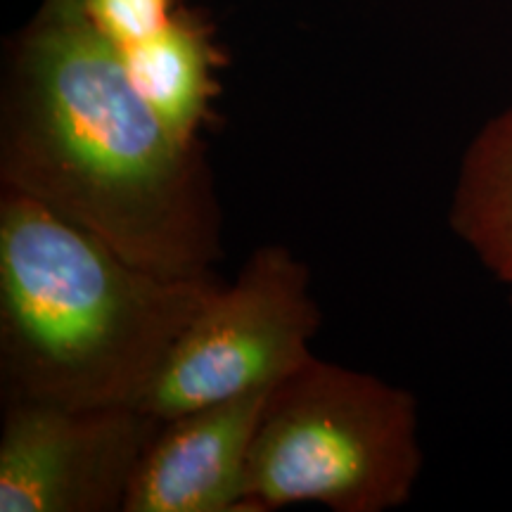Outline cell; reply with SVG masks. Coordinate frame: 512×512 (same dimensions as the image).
<instances>
[{
    "label": "cell",
    "mask_w": 512,
    "mask_h": 512,
    "mask_svg": "<svg viewBox=\"0 0 512 512\" xmlns=\"http://www.w3.org/2000/svg\"><path fill=\"white\" fill-rule=\"evenodd\" d=\"M0 188L162 275L221 259V209L200 140L152 110L124 55L79 5L46 0L12 46Z\"/></svg>",
    "instance_id": "1"
},
{
    "label": "cell",
    "mask_w": 512,
    "mask_h": 512,
    "mask_svg": "<svg viewBox=\"0 0 512 512\" xmlns=\"http://www.w3.org/2000/svg\"><path fill=\"white\" fill-rule=\"evenodd\" d=\"M221 285L214 271H147L31 197L0 188L3 403L138 408Z\"/></svg>",
    "instance_id": "2"
},
{
    "label": "cell",
    "mask_w": 512,
    "mask_h": 512,
    "mask_svg": "<svg viewBox=\"0 0 512 512\" xmlns=\"http://www.w3.org/2000/svg\"><path fill=\"white\" fill-rule=\"evenodd\" d=\"M420 467L413 394L313 356L266 396L247 498L254 512L297 503L384 512L411 498Z\"/></svg>",
    "instance_id": "3"
},
{
    "label": "cell",
    "mask_w": 512,
    "mask_h": 512,
    "mask_svg": "<svg viewBox=\"0 0 512 512\" xmlns=\"http://www.w3.org/2000/svg\"><path fill=\"white\" fill-rule=\"evenodd\" d=\"M320 311L311 273L283 245L259 247L181 332L140 411L157 420L271 392L313 358Z\"/></svg>",
    "instance_id": "4"
},
{
    "label": "cell",
    "mask_w": 512,
    "mask_h": 512,
    "mask_svg": "<svg viewBox=\"0 0 512 512\" xmlns=\"http://www.w3.org/2000/svg\"><path fill=\"white\" fill-rule=\"evenodd\" d=\"M159 430L136 406L3 403L0 512H124Z\"/></svg>",
    "instance_id": "5"
},
{
    "label": "cell",
    "mask_w": 512,
    "mask_h": 512,
    "mask_svg": "<svg viewBox=\"0 0 512 512\" xmlns=\"http://www.w3.org/2000/svg\"><path fill=\"white\" fill-rule=\"evenodd\" d=\"M268 392L162 422L140 460L124 512H254L249 453Z\"/></svg>",
    "instance_id": "6"
},
{
    "label": "cell",
    "mask_w": 512,
    "mask_h": 512,
    "mask_svg": "<svg viewBox=\"0 0 512 512\" xmlns=\"http://www.w3.org/2000/svg\"><path fill=\"white\" fill-rule=\"evenodd\" d=\"M119 50L136 88L164 124L181 140H200L219 62L207 29L195 17L174 12L155 34Z\"/></svg>",
    "instance_id": "7"
},
{
    "label": "cell",
    "mask_w": 512,
    "mask_h": 512,
    "mask_svg": "<svg viewBox=\"0 0 512 512\" xmlns=\"http://www.w3.org/2000/svg\"><path fill=\"white\" fill-rule=\"evenodd\" d=\"M448 223L512 287V107L486 121L465 150Z\"/></svg>",
    "instance_id": "8"
},
{
    "label": "cell",
    "mask_w": 512,
    "mask_h": 512,
    "mask_svg": "<svg viewBox=\"0 0 512 512\" xmlns=\"http://www.w3.org/2000/svg\"><path fill=\"white\" fill-rule=\"evenodd\" d=\"M79 8L117 48L152 36L174 15L171 0H81Z\"/></svg>",
    "instance_id": "9"
},
{
    "label": "cell",
    "mask_w": 512,
    "mask_h": 512,
    "mask_svg": "<svg viewBox=\"0 0 512 512\" xmlns=\"http://www.w3.org/2000/svg\"><path fill=\"white\" fill-rule=\"evenodd\" d=\"M64 3H72V5H81V0H64Z\"/></svg>",
    "instance_id": "10"
},
{
    "label": "cell",
    "mask_w": 512,
    "mask_h": 512,
    "mask_svg": "<svg viewBox=\"0 0 512 512\" xmlns=\"http://www.w3.org/2000/svg\"><path fill=\"white\" fill-rule=\"evenodd\" d=\"M510 302H512V294H510Z\"/></svg>",
    "instance_id": "11"
}]
</instances>
